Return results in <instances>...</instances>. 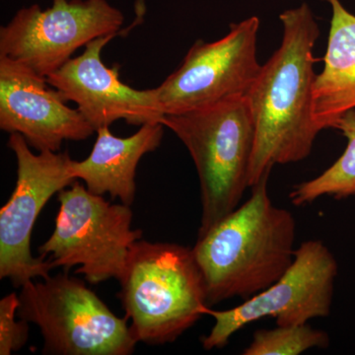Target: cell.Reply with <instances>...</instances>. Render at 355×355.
<instances>
[{
  "label": "cell",
  "mask_w": 355,
  "mask_h": 355,
  "mask_svg": "<svg viewBox=\"0 0 355 355\" xmlns=\"http://www.w3.org/2000/svg\"><path fill=\"white\" fill-rule=\"evenodd\" d=\"M279 20L282 44L247 94L256 130L249 188L275 165L307 158L322 130L313 114L319 25L305 2L280 14Z\"/></svg>",
  "instance_id": "obj_1"
},
{
  "label": "cell",
  "mask_w": 355,
  "mask_h": 355,
  "mask_svg": "<svg viewBox=\"0 0 355 355\" xmlns=\"http://www.w3.org/2000/svg\"><path fill=\"white\" fill-rule=\"evenodd\" d=\"M266 174L247 202L198 236L193 248L207 289V304L247 300L272 286L294 260L296 221L273 205Z\"/></svg>",
  "instance_id": "obj_2"
},
{
  "label": "cell",
  "mask_w": 355,
  "mask_h": 355,
  "mask_svg": "<svg viewBox=\"0 0 355 355\" xmlns=\"http://www.w3.org/2000/svg\"><path fill=\"white\" fill-rule=\"evenodd\" d=\"M118 297L137 343L176 342L203 315L207 289L193 248L139 240L119 279Z\"/></svg>",
  "instance_id": "obj_3"
},
{
  "label": "cell",
  "mask_w": 355,
  "mask_h": 355,
  "mask_svg": "<svg viewBox=\"0 0 355 355\" xmlns=\"http://www.w3.org/2000/svg\"><path fill=\"white\" fill-rule=\"evenodd\" d=\"M162 123L183 142L197 168L202 202L198 236L203 235L239 207L249 188L256 130L247 96L167 114Z\"/></svg>",
  "instance_id": "obj_4"
},
{
  "label": "cell",
  "mask_w": 355,
  "mask_h": 355,
  "mask_svg": "<svg viewBox=\"0 0 355 355\" xmlns=\"http://www.w3.org/2000/svg\"><path fill=\"white\" fill-rule=\"evenodd\" d=\"M17 317L39 327L44 354L130 355L137 343L127 318L67 272L21 287Z\"/></svg>",
  "instance_id": "obj_5"
},
{
  "label": "cell",
  "mask_w": 355,
  "mask_h": 355,
  "mask_svg": "<svg viewBox=\"0 0 355 355\" xmlns=\"http://www.w3.org/2000/svg\"><path fill=\"white\" fill-rule=\"evenodd\" d=\"M58 200L55 230L39 248L40 257L50 256L53 268L64 272L78 266L76 273L91 284L120 279L132 245L142 238L141 230L132 229L130 207L107 202L77 180Z\"/></svg>",
  "instance_id": "obj_6"
},
{
  "label": "cell",
  "mask_w": 355,
  "mask_h": 355,
  "mask_svg": "<svg viewBox=\"0 0 355 355\" xmlns=\"http://www.w3.org/2000/svg\"><path fill=\"white\" fill-rule=\"evenodd\" d=\"M338 272V261L323 242H303L291 266L272 286L231 309L209 311L216 323L202 338L203 349H222L237 331L265 318L289 326L330 316Z\"/></svg>",
  "instance_id": "obj_7"
},
{
  "label": "cell",
  "mask_w": 355,
  "mask_h": 355,
  "mask_svg": "<svg viewBox=\"0 0 355 355\" xmlns=\"http://www.w3.org/2000/svg\"><path fill=\"white\" fill-rule=\"evenodd\" d=\"M123 14L107 0H53L21 8L0 28V55L48 77L93 40L119 34Z\"/></svg>",
  "instance_id": "obj_8"
},
{
  "label": "cell",
  "mask_w": 355,
  "mask_h": 355,
  "mask_svg": "<svg viewBox=\"0 0 355 355\" xmlns=\"http://www.w3.org/2000/svg\"><path fill=\"white\" fill-rule=\"evenodd\" d=\"M9 148L17 159V182L8 202L0 209V279L16 287L30 280L48 279L53 266L31 253L33 229L40 212L55 193L76 181L67 153H33L20 133H10Z\"/></svg>",
  "instance_id": "obj_9"
},
{
  "label": "cell",
  "mask_w": 355,
  "mask_h": 355,
  "mask_svg": "<svg viewBox=\"0 0 355 355\" xmlns=\"http://www.w3.org/2000/svg\"><path fill=\"white\" fill-rule=\"evenodd\" d=\"M260 24L252 16L231 24L220 40L196 42L180 67L156 87L165 116L247 96L261 69L257 57Z\"/></svg>",
  "instance_id": "obj_10"
},
{
  "label": "cell",
  "mask_w": 355,
  "mask_h": 355,
  "mask_svg": "<svg viewBox=\"0 0 355 355\" xmlns=\"http://www.w3.org/2000/svg\"><path fill=\"white\" fill-rule=\"evenodd\" d=\"M118 34L93 40L84 51L46 77L67 102L77 110L95 132L125 120L130 125L162 123L156 88L137 90L123 83L119 67H108L103 62L102 51Z\"/></svg>",
  "instance_id": "obj_11"
},
{
  "label": "cell",
  "mask_w": 355,
  "mask_h": 355,
  "mask_svg": "<svg viewBox=\"0 0 355 355\" xmlns=\"http://www.w3.org/2000/svg\"><path fill=\"white\" fill-rule=\"evenodd\" d=\"M46 77L0 55V128L22 135L38 150L60 151L67 140L87 139L95 130L77 109L70 108Z\"/></svg>",
  "instance_id": "obj_12"
},
{
  "label": "cell",
  "mask_w": 355,
  "mask_h": 355,
  "mask_svg": "<svg viewBox=\"0 0 355 355\" xmlns=\"http://www.w3.org/2000/svg\"><path fill=\"white\" fill-rule=\"evenodd\" d=\"M162 123L140 125L128 137L114 135L110 127L99 128L92 151L83 161L72 160L70 172L81 180L95 195L109 193L113 200L120 198L123 205H132L135 197V175L139 161L160 146L164 135Z\"/></svg>",
  "instance_id": "obj_13"
},
{
  "label": "cell",
  "mask_w": 355,
  "mask_h": 355,
  "mask_svg": "<svg viewBox=\"0 0 355 355\" xmlns=\"http://www.w3.org/2000/svg\"><path fill=\"white\" fill-rule=\"evenodd\" d=\"M330 4L331 19L324 69L317 74L313 114L322 130L335 128L343 114L355 109V15L340 0Z\"/></svg>",
  "instance_id": "obj_14"
},
{
  "label": "cell",
  "mask_w": 355,
  "mask_h": 355,
  "mask_svg": "<svg viewBox=\"0 0 355 355\" xmlns=\"http://www.w3.org/2000/svg\"><path fill=\"white\" fill-rule=\"evenodd\" d=\"M335 128L347 140L345 150L321 175L292 189L289 198L296 207L310 205L323 197L343 200L355 196V109L343 114Z\"/></svg>",
  "instance_id": "obj_15"
},
{
  "label": "cell",
  "mask_w": 355,
  "mask_h": 355,
  "mask_svg": "<svg viewBox=\"0 0 355 355\" xmlns=\"http://www.w3.org/2000/svg\"><path fill=\"white\" fill-rule=\"evenodd\" d=\"M330 336L307 324L256 331L244 355H299L311 349H327Z\"/></svg>",
  "instance_id": "obj_16"
},
{
  "label": "cell",
  "mask_w": 355,
  "mask_h": 355,
  "mask_svg": "<svg viewBox=\"0 0 355 355\" xmlns=\"http://www.w3.org/2000/svg\"><path fill=\"white\" fill-rule=\"evenodd\" d=\"M19 295L12 292L0 301V354L19 352L29 338V323L16 321Z\"/></svg>",
  "instance_id": "obj_17"
}]
</instances>
